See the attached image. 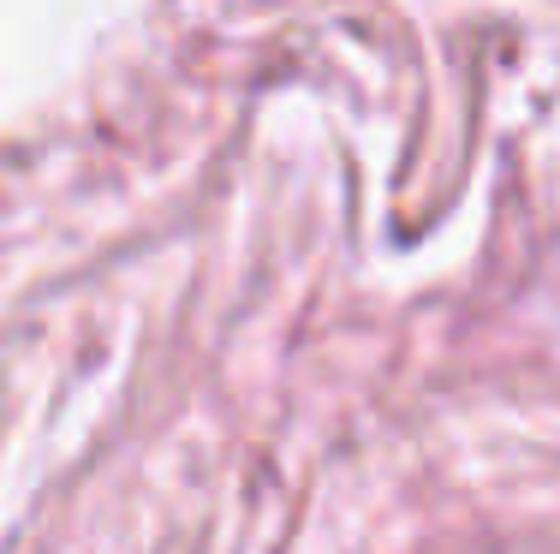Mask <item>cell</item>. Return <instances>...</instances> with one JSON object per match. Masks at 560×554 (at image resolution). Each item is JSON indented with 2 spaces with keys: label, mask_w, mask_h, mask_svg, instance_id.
I'll list each match as a JSON object with an SVG mask.
<instances>
[]
</instances>
